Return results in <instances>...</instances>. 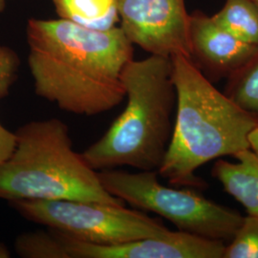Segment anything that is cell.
I'll use <instances>...</instances> for the list:
<instances>
[{"mask_svg":"<svg viewBox=\"0 0 258 258\" xmlns=\"http://www.w3.org/2000/svg\"><path fill=\"white\" fill-rule=\"evenodd\" d=\"M28 65L35 92L60 110L87 117L125 99L122 73L134 48L120 27L84 28L65 19H29Z\"/></svg>","mask_w":258,"mask_h":258,"instance_id":"obj_1","label":"cell"},{"mask_svg":"<svg viewBox=\"0 0 258 258\" xmlns=\"http://www.w3.org/2000/svg\"><path fill=\"white\" fill-rule=\"evenodd\" d=\"M170 58L175 119L158 173L175 186L204 188L206 182L195 174L197 169L248 149L249 133L258 120L220 92L190 58Z\"/></svg>","mask_w":258,"mask_h":258,"instance_id":"obj_2","label":"cell"},{"mask_svg":"<svg viewBox=\"0 0 258 258\" xmlns=\"http://www.w3.org/2000/svg\"><path fill=\"white\" fill-rule=\"evenodd\" d=\"M126 106L82 155L93 169L130 166L159 170L168 148L176 109L171 58L132 59L122 73Z\"/></svg>","mask_w":258,"mask_h":258,"instance_id":"obj_3","label":"cell"},{"mask_svg":"<svg viewBox=\"0 0 258 258\" xmlns=\"http://www.w3.org/2000/svg\"><path fill=\"white\" fill-rule=\"evenodd\" d=\"M16 148L0 165V200H69L125 206L102 184L99 173L76 152L69 127L52 118L16 132Z\"/></svg>","mask_w":258,"mask_h":258,"instance_id":"obj_4","label":"cell"},{"mask_svg":"<svg viewBox=\"0 0 258 258\" xmlns=\"http://www.w3.org/2000/svg\"><path fill=\"white\" fill-rule=\"evenodd\" d=\"M98 173L111 195L139 211L165 218L178 231L226 243L233 237L243 219L239 212L213 202L191 187L162 184L157 170L131 173L113 168Z\"/></svg>","mask_w":258,"mask_h":258,"instance_id":"obj_5","label":"cell"},{"mask_svg":"<svg viewBox=\"0 0 258 258\" xmlns=\"http://www.w3.org/2000/svg\"><path fill=\"white\" fill-rule=\"evenodd\" d=\"M9 203L26 220L92 244H120L170 231L162 220L125 206L69 200Z\"/></svg>","mask_w":258,"mask_h":258,"instance_id":"obj_6","label":"cell"},{"mask_svg":"<svg viewBox=\"0 0 258 258\" xmlns=\"http://www.w3.org/2000/svg\"><path fill=\"white\" fill-rule=\"evenodd\" d=\"M121 31L150 55L191 58L184 0H117Z\"/></svg>","mask_w":258,"mask_h":258,"instance_id":"obj_7","label":"cell"},{"mask_svg":"<svg viewBox=\"0 0 258 258\" xmlns=\"http://www.w3.org/2000/svg\"><path fill=\"white\" fill-rule=\"evenodd\" d=\"M58 233L66 258H223L226 247L224 241L182 231L120 244H92Z\"/></svg>","mask_w":258,"mask_h":258,"instance_id":"obj_8","label":"cell"},{"mask_svg":"<svg viewBox=\"0 0 258 258\" xmlns=\"http://www.w3.org/2000/svg\"><path fill=\"white\" fill-rule=\"evenodd\" d=\"M189 44L190 59L212 82L228 79L258 51L201 11L189 15Z\"/></svg>","mask_w":258,"mask_h":258,"instance_id":"obj_9","label":"cell"},{"mask_svg":"<svg viewBox=\"0 0 258 258\" xmlns=\"http://www.w3.org/2000/svg\"><path fill=\"white\" fill-rule=\"evenodd\" d=\"M233 157L234 163L218 160L212 166V177L245 208L248 215L258 217V158L249 148Z\"/></svg>","mask_w":258,"mask_h":258,"instance_id":"obj_10","label":"cell"},{"mask_svg":"<svg viewBox=\"0 0 258 258\" xmlns=\"http://www.w3.org/2000/svg\"><path fill=\"white\" fill-rule=\"evenodd\" d=\"M59 19L84 28L107 31L119 22L117 0H52Z\"/></svg>","mask_w":258,"mask_h":258,"instance_id":"obj_11","label":"cell"},{"mask_svg":"<svg viewBox=\"0 0 258 258\" xmlns=\"http://www.w3.org/2000/svg\"><path fill=\"white\" fill-rule=\"evenodd\" d=\"M213 17L234 36L258 46V7L250 0H226Z\"/></svg>","mask_w":258,"mask_h":258,"instance_id":"obj_12","label":"cell"},{"mask_svg":"<svg viewBox=\"0 0 258 258\" xmlns=\"http://www.w3.org/2000/svg\"><path fill=\"white\" fill-rule=\"evenodd\" d=\"M227 80L224 93L258 120V51Z\"/></svg>","mask_w":258,"mask_h":258,"instance_id":"obj_13","label":"cell"},{"mask_svg":"<svg viewBox=\"0 0 258 258\" xmlns=\"http://www.w3.org/2000/svg\"><path fill=\"white\" fill-rule=\"evenodd\" d=\"M20 59L12 48L0 45V101L9 95L19 75ZM16 133L6 128L0 121V165L3 164L16 148Z\"/></svg>","mask_w":258,"mask_h":258,"instance_id":"obj_14","label":"cell"},{"mask_svg":"<svg viewBox=\"0 0 258 258\" xmlns=\"http://www.w3.org/2000/svg\"><path fill=\"white\" fill-rule=\"evenodd\" d=\"M15 250L23 258H66L59 234L49 228L20 234L15 242Z\"/></svg>","mask_w":258,"mask_h":258,"instance_id":"obj_15","label":"cell"},{"mask_svg":"<svg viewBox=\"0 0 258 258\" xmlns=\"http://www.w3.org/2000/svg\"><path fill=\"white\" fill-rule=\"evenodd\" d=\"M223 258H258V217L243 216L238 230L226 244Z\"/></svg>","mask_w":258,"mask_h":258,"instance_id":"obj_16","label":"cell"},{"mask_svg":"<svg viewBox=\"0 0 258 258\" xmlns=\"http://www.w3.org/2000/svg\"><path fill=\"white\" fill-rule=\"evenodd\" d=\"M249 148L258 158V123L249 133Z\"/></svg>","mask_w":258,"mask_h":258,"instance_id":"obj_17","label":"cell"},{"mask_svg":"<svg viewBox=\"0 0 258 258\" xmlns=\"http://www.w3.org/2000/svg\"><path fill=\"white\" fill-rule=\"evenodd\" d=\"M10 257L9 250L7 248L0 243V258H7Z\"/></svg>","mask_w":258,"mask_h":258,"instance_id":"obj_18","label":"cell"},{"mask_svg":"<svg viewBox=\"0 0 258 258\" xmlns=\"http://www.w3.org/2000/svg\"><path fill=\"white\" fill-rule=\"evenodd\" d=\"M6 1L7 0H0V14L6 8Z\"/></svg>","mask_w":258,"mask_h":258,"instance_id":"obj_19","label":"cell"},{"mask_svg":"<svg viewBox=\"0 0 258 258\" xmlns=\"http://www.w3.org/2000/svg\"><path fill=\"white\" fill-rule=\"evenodd\" d=\"M252 3H254L256 6L258 7V0H250Z\"/></svg>","mask_w":258,"mask_h":258,"instance_id":"obj_20","label":"cell"}]
</instances>
